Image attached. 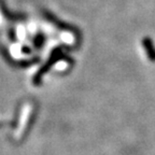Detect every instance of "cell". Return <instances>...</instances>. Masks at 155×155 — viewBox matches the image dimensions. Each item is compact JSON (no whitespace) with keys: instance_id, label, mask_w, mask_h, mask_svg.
Wrapping results in <instances>:
<instances>
[{"instance_id":"cell-1","label":"cell","mask_w":155,"mask_h":155,"mask_svg":"<svg viewBox=\"0 0 155 155\" xmlns=\"http://www.w3.org/2000/svg\"><path fill=\"white\" fill-rule=\"evenodd\" d=\"M142 46L145 50V53L148 55L149 59L151 61H155V45L153 43L152 39L149 37H145L142 40Z\"/></svg>"},{"instance_id":"cell-2","label":"cell","mask_w":155,"mask_h":155,"mask_svg":"<svg viewBox=\"0 0 155 155\" xmlns=\"http://www.w3.org/2000/svg\"><path fill=\"white\" fill-rule=\"evenodd\" d=\"M44 43V37L42 35H38L35 37L34 39V45H36L37 48H41Z\"/></svg>"},{"instance_id":"cell-3","label":"cell","mask_w":155,"mask_h":155,"mask_svg":"<svg viewBox=\"0 0 155 155\" xmlns=\"http://www.w3.org/2000/svg\"><path fill=\"white\" fill-rule=\"evenodd\" d=\"M0 126H1V124H0Z\"/></svg>"}]
</instances>
